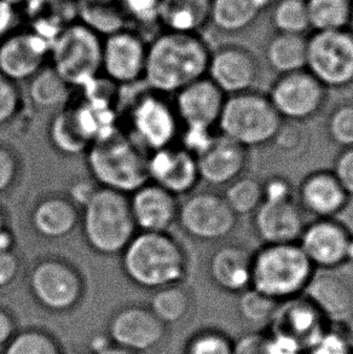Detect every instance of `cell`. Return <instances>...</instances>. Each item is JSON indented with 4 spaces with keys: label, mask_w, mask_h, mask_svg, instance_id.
Instances as JSON below:
<instances>
[{
    "label": "cell",
    "mask_w": 353,
    "mask_h": 354,
    "mask_svg": "<svg viewBox=\"0 0 353 354\" xmlns=\"http://www.w3.org/2000/svg\"><path fill=\"white\" fill-rule=\"evenodd\" d=\"M210 53L200 34L163 30L148 45L144 82L160 95L176 93L207 77Z\"/></svg>",
    "instance_id": "1"
},
{
    "label": "cell",
    "mask_w": 353,
    "mask_h": 354,
    "mask_svg": "<svg viewBox=\"0 0 353 354\" xmlns=\"http://www.w3.org/2000/svg\"><path fill=\"white\" fill-rule=\"evenodd\" d=\"M124 272L138 287L158 290L179 284L188 272V255L168 232L141 231L121 253Z\"/></svg>",
    "instance_id": "2"
},
{
    "label": "cell",
    "mask_w": 353,
    "mask_h": 354,
    "mask_svg": "<svg viewBox=\"0 0 353 354\" xmlns=\"http://www.w3.org/2000/svg\"><path fill=\"white\" fill-rule=\"evenodd\" d=\"M85 155L87 168L100 187L131 195L149 182L150 153L119 129L91 144Z\"/></svg>",
    "instance_id": "3"
},
{
    "label": "cell",
    "mask_w": 353,
    "mask_h": 354,
    "mask_svg": "<svg viewBox=\"0 0 353 354\" xmlns=\"http://www.w3.org/2000/svg\"><path fill=\"white\" fill-rule=\"evenodd\" d=\"M315 272L299 244H262L254 250L251 288L286 301L302 295Z\"/></svg>",
    "instance_id": "4"
},
{
    "label": "cell",
    "mask_w": 353,
    "mask_h": 354,
    "mask_svg": "<svg viewBox=\"0 0 353 354\" xmlns=\"http://www.w3.org/2000/svg\"><path fill=\"white\" fill-rule=\"evenodd\" d=\"M82 235L95 253L110 257L123 253L137 234L129 197L105 187H96L84 202Z\"/></svg>",
    "instance_id": "5"
},
{
    "label": "cell",
    "mask_w": 353,
    "mask_h": 354,
    "mask_svg": "<svg viewBox=\"0 0 353 354\" xmlns=\"http://www.w3.org/2000/svg\"><path fill=\"white\" fill-rule=\"evenodd\" d=\"M282 124L283 119L267 95L252 90L226 96L217 129L249 150L271 144Z\"/></svg>",
    "instance_id": "6"
},
{
    "label": "cell",
    "mask_w": 353,
    "mask_h": 354,
    "mask_svg": "<svg viewBox=\"0 0 353 354\" xmlns=\"http://www.w3.org/2000/svg\"><path fill=\"white\" fill-rule=\"evenodd\" d=\"M102 41L80 21L71 22L53 40L51 67L69 86H85L102 71Z\"/></svg>",
    "instance_id": "7"
},
{
    "label": "cell",
    "mask_w": 353,
    "mask_h": 354,
    "mask_svg": "<svg viewBox=\"0 0 353 354\" xmlns=\"http://www.w3.org/2000/svg\"><path fill=\"white\" fill-rule=\"evenodd\" d=\"M305 69L328 90L353 85L352 32L346 28L311 34Z\"/></svg>",
    "instance_id": "8"
},
{
    "label": "cell",
    "mask_w": 353,
    "mask_h": 354,
    "mask_svg": "<svg viewBox=\"0 0 353 354\" xmlns=\"http://www.w3.org/2000/svg\"><path fill=\"white\" fill-rule=\"evenodd\" d=\"M235 214L223 195L215 192L190 194L178 208L176 223L191 239L200 242H220L237 226Z\"/></svg>",
    "instance_id": "9"
},
{
    "label": "cell",
    "mask_w": 353,
    "mask_h": 354,
    "mask_svg": "<svg viewBox=\"0 0 353 354\" xmlns=\"http://www.w3.org/2000/svg\"><path fill=\"white\" fill-rule=\"evenodd\" d=\"M267 97L283 121L304 122L314 119L325 108L328 88L310 72L301 69L278 75L272 82Z\"/></svg>",
    "instance_id": "10"
},
{
    "label": "cell",
    "mask_w": 353,
    "mask_h": 354,
    "mask_svg": "<svg viewBox=\"0 0 353 354\" xmlns=\"http://www.w3.org/2000/svg\"><path fill=\"white\" fill-rule=\"evenodd\" d=\"M179 126L174 106L158 92L139 97L129 111V134L147 153L172 147Z\"/></svg>",
    "instance_id": "11"
},
{
    "label": "cell",
    "mask_w": 353,
    "mask_h": 354,
    "mask_svg": "<svg viewBox=\"0 0 353 354\" xmlns=\"http://www.w3.org/2000/svg\"><path fill=\"white\" fill-rule=\"evenodd\" d=\"M28 283L35 300L50 311L71 310L82 297V276L63 259L39 260L29 273Z\"/></svg>",
    "instance_id": "12"
},
{
    "label": "cell",
    "mask_w": 353,
    "mask_h": 354,
    "mask_svg": "<svg viewBox=\"0 0 353 354\" xmlns=\"http://www.w3.org/2000/svg\"><path fill=\"white\" fill-rule=\"evenodd\" d=\"M353 231L336 218L315 219L306 224L298 244L315 270H339L350 263Z\"/></svg>",
    "instance_id": "13"
},
{
    "label": "cell",
    "mask_w": 353,
    "mask_h": 354,
    "mask_svg": "<svg viewBox=\"0 0 353 354\" xmlns=\"http://www.w3.org/2000/svg\"><path fill=\"white\" fill-rule=\"evenodd\" d=\"M260 77L258 58L237 44H225L210 53L207 77L225 96L252 91Z\"/></svg>",
    "instance_id": "14"
},
{
    "label": "cell",
    "mask_w": 353,
    "mask_h": 354,
    "mask_svg": "<svg viewBox=\"0 0 353 354\" xmlns=\"http://www.w3.org/2000/svg\"><path fill=\"white\" fill-rule=\"evenodd\" d=\"M148 45L142 35L126 28L102 41V69L116 85H132L143 79Z\"/></svg>",
    "instance_id": "15"
},
{
    "label": "cell",
    "mask_w": 353,
    "mask_h": 354,
    "mask_svg": "<svg viewBox=\"0 0 353 354\" xmlns=\"http://www.w3.org/2000/svg\"><path fill=\"white\" fill-rule=\"evenodd\" d=\"M225 100L224 92L205 77L176 92L173 106L184 129L215 131Z\"/></svg>",
    "instance_id": "16"
},
{
    "label": "cell",
    "mask_w": 353,
    "mask_h": 354,
    "mask_svg": "<svg viewBox=\"0 0 353 354\" xmlns=\"http://www.w3.org/2000/svg\"><path fill=\"white\" fill-rule=\"evenodd\" d=\"M305 225V213L296 198L264 200L252 214L254 235L262 244L298 243Z\"/></svg>",
    "instance_id": "17"
},
{
    "label": "cell",
    "mask_w": 353,
    "mask_h": 354,
    "mask_svg": "<svg viewBox=\"0 0 353 354\" xmlns=\"http://www.w3.org/2000/svg\"><path fill=\"white\" fill-rule=\"evenodd\" d=\"M51 45L33 32H14L0 41V73L14 82L29 80L45 67Z\"/></svg>",
    "instance_id": "18"
},
{
    "label": "cell",
    "mask_w": 353,
    "mask_h": 354,
    "mask_svg": "<svg viewBox=\"0 0 353 354\" xmlns=\"http://www.w3.org/2000/svg\"><path fill=\"white\" fill-rule=\"evenodd\" d=\"M149 182L174 196L190 195L201 182L197 161L192 153L178 147H168L149 155Z\"/></svg>",
    "instance_id": "19"
},
{
    "label": "cell",
    "mask_w": 353,
    "mask_h": 354,
    "mask_svg": "<svg viewBox=\"0 0 353 354\" xmlns=\"http://www.w3.org/2000/svg\"><path fill=\"white\" fill-rule=\"evenodd\" d=\"M253 249L237 241L219 244L210 253L207 272L221 292L241 294L251 288Z\"/></svg>",
    "instance_id": "20"
},
{
    "label": "cell",
    "mask_w": 353,
    "mask_h": 354,
    "mask_svg": "<svg viewBox=\"0 0 353 354\" xmlns=\"http://www.w3.org/2000/svg\"><path fill=\"white\" fill-rule=\"evenodd\" d=\"M201 182L213 187H228L242 177L248 167V150L217 133L212 143L196 156Z\"/></svg>",
    "instance_id": "21"
},
{
    "label": "cell",
    "mask_w": 353,
    "mask_h": 354,
    "mask_svg": "<svg viewBox=\"0 0 353 354\" xmlns=\"http://www.w3.org/2000/svg\"><path fill=\"white\" fill-rule=\"evenodd\" d=\"M296 202L304 213L316 219L336 218L349 206L350 196L334 173L318 169L306 174L296 192Z\"/></svg>",
    "instance_id": "22"
},
{
    "label": "cell",
    "mask_w": 353,
    "mask_h": 354,
    "mask_svg": "<svg viewBox=\"0 0 353 354\" xmlns=\"http://www.w3.org/2000/svg\"><path fill=\"white\" fill-rule=\"evenodd\" d=\"M270 324L271 331L298 341L305 352L328 329L327 319L304 294L280 302Z\"/></svg>",
    "instance_id": "23"
},
{
    "label": "cell",
    "mask_w": 353,
    "mask_h": 354,
    "mask_svg": "<svg viewBox=\"0 0 353 354\" xmlns=\"http://www.w3.org/2000/svg\"><path fill=\"white\" fill-rule=\"evenodd\" d=\"M338 270L315 272L305 295L328 323H345L353 315V284Z\"/></svg>",
    "instance_id": "24"
},
{
    "label": "cell",
    "mask_w": 353,
    "mask_h": 354,
    "mask_svg": "<svg viewBox=\"0 0 353 354\" xmlns=\"http://www.w3.org/2000/svg\"><path fill=\"white\" fill-rule=\"evenodd\" d=\"M129 206L137 229L144 232H168L176 223V197L148 182L131 194Z\"/></svg>",
    "instance_id": "25"
},
{
    "label": "cell",
    "mask_w": 353,
    "mask_h": 354,
    "mask_svg": "<svg viewBox=\"0 0 353 354\" xmlns=\"http://www.w3.org/2000/svg\"><path fill=\"white\" fill-rule=\"evenodd\" d=\"M110 336L123 348L148 351L163 337V323L153 312L138 307L125 308L115 315L110 323Z\"/></svg>",
    "instance_id": "26"
},
{
    "label": "cell",
    "mask_w": 353,
    "mask_h": 354,
    "mask_svg": "<svg viewBox=\"0 0 353 354\" xmlns=\"http://www.w3.org/2000/svg\"><path fill=\"white\" fill-rule=\"evenodd\" d=\"M79 221L75 203L62 195L44 197L33 207L30 214L34 231L48 239L67 237L75 230Z\"/></svg>",
    "instance_id": "27"
},
{
    "label": "cell",
    "mask_w": 353,
    "mask_h": 354,
    "mask_svg": "<svg viewBox=\"0 0 353 354\" xmlns=\"http://www.w3.org/2000/svg\"><path fill=\"white\" fill-rule=\"evenodd\" d=\"M212 0H159L158 24L165 30L199 34L210 21Z\"/></svg>",
    "instance_id": "28"
},
{
    "label": "cell",
    "mask_w": 353,
    "mask_h": 354,
    "mask_svg": "<svg viewBox=\"0 0 353 354\" xmlns=\"http://www.w3.org/2000/svg\"><path fill=\"white\" fill-rule=\"evenodd\" d=\"M270 6L271 0H212L210 22L223 33H239Z\"/></svg>",
    "instance_id": "29"
},
{
    "label": "cell",
    "mask_w": 353,
    "mask_h": 354,
    "mask_svg": "<svg viewBox=\"0 0 353 354\" xmlns=\"http://www.w3.org/2000/svg\"><path fill=\"white\" fill-rule=\"evenodd\" d=\"M307 38L298 34L275 33L267 40L264 57L267 67L277 75L306 68Z\"/></svg>",
    "instance_id": "30"
},
{
    "label": "cell",
    "mask_w": 353,
    "mask_h": 354,
    "mask_svg": "<svg viewBox=\"0 0 353 354\" xmlns=\"http://www.w3.org/2000/svg\"><path fill=\"white\" fill-rule=\"evenodd\" d=\"M78 21L102 37H108L127 28L123 0H79Z\"/></svg>",
    "instance_id": "31"
},
{
    "label": "cell",
    "mask_w": 353,
    "mask_h": 354,
    "mask_svg": "<svg viewBox=\"0 0 353 354\" xmlns=\"http://www.w3.org/2000/svg\"><path fill=\"white\" fill-rule=\"evenodd\" d=\"M48 139L58 153L78 156L87 151L91 142L79 124L74 106H64L55 114L48 124Z\"/></svg>",
    "instance_id": "32"
},
{
    "label": "cell",
    "mask_w": 353,
    "mask_h": 354,
    "mask_svg": "<svg viewBox=\"0 0 353 354\" xmlns=\"http://www.w3.org/2000/svg\"><path fill=\"white\" fill-rule=\"evenodd\" d=\"M28 82L29 100L38 109L60 111L67 104L72 86L51 66L42 68Z\"/></svg>",
    "instance_id": "33"
},
{
    "label": "cell",
    "mask_w": 353,
    "mask_h": 354,
    "mask_svg": "<svg viewBox=\"0 0 353 354\" xmlns=\"http://www.w3.org/2000/svg\"><path fill=\"white\" fill-rule=\"evenodd\" d=\"M314 32L349 28L352 0H305Z\"/></svg>",
    "instance_id": "34"
},
{
    "label": "cell",
    "mask_w": 353,
    "mask_h": 354,
    "mask_svg": "<svg viewBox=\"0 0 353 354\" xmlns=\"http://www.w3.org/2000/svg\"><path fill=\"white\" fill-rule=\"evenodd\" d=\"M223 197L236 216H252L264 200L263 182L244 174L225 187Z\"/></svg>",
    "instance_id": "35"
},
{
    "label": "cell",
    "mask_w": 353,
    "mask_h": 354,
    "mask_svg": "<svg viewBox=\"0 0 353 354\" xmlns=\"http://www.w3.org/2000/svg\"><path fill=\"white\" fill-rule=\"evenodd\" d=\"M150 307V311L161 323L181 322L190 311V292L181 283L161 288L155 290Z\"/></svg>",
    "instance_id": "36"
},
{
    "label": "cell",
    "mask_w": 353,
    "mask_h": 354,
    "mask_svg": "<svg viewBox=\"0 0 353 354\" xmlns=\"http://www.w3.org/2000/svg\"><path fill=\"white\" fill-rule=\"evenodd\" d=\"M271 24L276 33L305 35L310 29L305 0H277L271 8Z\"/></svg>",
    "instance_id": "37"
},
{
    "label": "cell",
    "mask_w": 353,
    "mask_h": 354,
    "mask_svg": "<svg viewBox=\"0 0 353 354\" xmlns=\"http://www.w3.org/2000/svg\"><path fill=\"white\" fill-rule=\"evenodd\" d=\"M239 295L237 312L244 321L251 324L270 323L280 306V302L257 292L253 288H249Z\"/></svg>",
    "instance_id": "38"
},
{
    "label": "cell",
    "mask_w": 353,
    "mask_h": 354,
    "mask_svg": "<svg viewBox=\"0 0 353 354\" xmlns=\"http://www.w3.org/2000/svg\"><path fill=\"white\" fill-rule=\"evenodd\" d=\"M325 133L341 149L353 147V101L341 102L330 111L325 120Z\"/></svg>",
    "instance_id": "39"
},
{
    "label": "cell",
    "mask_w": 353,
    "mask_h": 354,
    "mask_svg": "<svg viewBox=\"0 0 353 354\" xmlns=\"http://www.w3.org/2000/svg\"><path fill=\"white\" fill-rule=\"evenodd\" d=\"M234 340L219 330L201 331L188 344L185 354H233Z\"/></svg>",
    "instance_id": "40"
},
{
    "label": "cell",
    "mask_w": 353,
    "mask_h": 354,
    "mask_svg": "<svg viewBox=\"0 0 353 354\" xmlns=\"http://www.w3.org/2000/svg\"><path fill=\"white\" fill-rule=\"evenodd\" d=\"M4 354H58V351L48 336L37 331H27L10 341Z\"/></svg>",
    "instance_id": "41"
},
{
    "label": "cell",
    "mask_w": 353,
    "mask_h": 354,
    "mask_svg": "<svg viewBox=\"0 0 353 354\" xmlns=\"http://www.w3.org/2000/svg\"><path fill=\"white\" fill-rule=\"evenodd\" d=\"M21 92L16 82L0 73V126L9 124L19 114L21 108Z\"/></svg>",
    "instance_id": "42"
},
{
    "label": "cell",
    "mask_w": 353,
    "mask_h": 354,
    "mask_svg": "<svg viewBox=\"0 0 353 354\" xmlns=\"http://www.w3.org/2000/svg\"><path fill=\"white\" fill-rule=\"evenodd\" d=\"M305 354H353L343 330H330L329 328L306 348Z\"/></svg>",
    "instance_id": "43"
},
{
    "label": "cell",
    "mask_w": 353,
    "mask_h": 354,
    "mask_svg": "<svg viewBox=\"0 0 353 354\" xmlns=\"http://www.w3.org/2000/svg\"><path fill=\"white\" fill-rule=\"evenodd\" d=\"M129 21L143 26L158 24L159 0H123Z\"/></svg>",
    "instance_id": "44"
},
{
    "label": "cell",
    "mask_w": 353,
    "mask_h": 354,
    "mask_svg": "<svg viewBox=\"0 0 353 354\" xmlns=\"http://www.w3.org/2000/svg\"><path fill=\"white\" fill-rule=\"evenodd\" d=\"M17 155L8 145L0 144V195L9 192L19 177Z\"/></svg>",
    "instance_id": "45"
},
{
    "label": "cell",
    "mask_w": 353,
    "mask_h": 354,
    "mask_svg": "<svg viewBox=\"0 0 353 354\" xmlns=\"http://www.w3.org/2000/svg\"><path fill=\"white\" fill-rule=\"evenodd\" d=\"M298 124L299 122L286 124L283 121L281 129L271 143L273 145H277V148L282 153H291L300 150L305 136H304L302 129H299Z\"/></svg>",
    "instance_id": "46"
},
{
    "label": "cell",
    "mask_w": 353,
    "mask_h": 354,
    "mask_svg": "<svg viewBox=\"0 0 353 354\" xmlns=\"http://www.w3.org/2000/svg\"><path fill=\"white\" fill-rule=\"evenodd\" d=\"M332 172L334 173L349 196H353V147L341 149L335 158Z\"/></svg>",
    "instance_id": "47"
},
{
    "label": "cell",
    "mask_w": 353,
    "mask_h": 354,
    "mask_svg": "<svg viewBox=\"0 0 353 354\" xmlns=\"http://www.w3.org/2000/svg\"><path fill=\"white\" fill-rule=\"evenodd\" d=\"M265 335L267 354H305V347L289 336L271 330Z\"/></svg>",
    "instance_id": "48"
},
{
    "label": "cell",
    "mask_w": 353,
    "mask_h": 354,
    "mask_svg": "<svg viewBox=\"0 0 353 354\" xmlns=\"http://www.w3.org/2000/svg\"><path fill=\"white\" fill-rule=\"evenodd\" d=\"M263 192L264 200H270V201L296 198L289 179H287L283 176H276V174L267 178L266 180L263 182Z\"/></svg>",
    "instance_id": "49"
},
{
    "label": "cell",
    "mask_w": 353,
    "mask_h": 354,
    "mask_svg": "<svg viewBox=\"0 0 353 354\" xmlns=\"http://www.w3.org/2000/svg\"><path fill=\"white\" fill-rule=\"evenodd\" d=\"M233 354H267L266 335L259 333H249L234 341Z\"/></svg>",
    "instance_id": "50"
},
{
    "label": "cell",
    "mask_w": 353,
    "mask_h": 354,
    "mask_svg": "<svg viewBox=\"0 0 353 354\" xmlns=\"http://www.w3.org/2000/svg\"><path fill=\"white\" fill-rule=\"evenodd\" d=\"M19 271V260L12 250H0V290L14 282Z\"/></svg>",
    "instance_id": "51"
},
{
    "label": "cell",
    "mask_w": 353,
    "mask_h": 354,
    "mask_svg": "<svg viewBox=\"0 0 353 354\" xmlns=\"http://www.w3.org/2000/svg\"><path fill=\"white\" fill-rule=\"evenodd\" d=\"M19 12L10 0H0V41L12 34L17 26Z\"/></svg>",
    "instance_id": "52"
},
{
    "label": "cell",
    "mask_w": 353,
    "mask_h": 354,
    "mask_svg": "<svg viewBox=\"0 0 353 354\" xmlns=\"http://www.w3.org/2000/svg\"><path fill=\"white\" fill-rule=\"evenodd\" d=\"M14 236L8 227L4 212L0 208V250H12Z\"/></svg>",
    "instance_id": "53"
},
{
    "label": "cell",
    "mask_w": 353,
    "mask_h": 354,
    "mask_svg": "<svg viewBox=\"0 0 353 354\" xmlns=\"http://www.w3.org/2000/svg\"><path fill=\"white\" fill-rule=\"evenodd\" d=\"M12 334V323L4 311H0V346L8 342Z\"/></svg>",
    "instance_id": "54"
},
{
    "label": "cell",
    "mask_w": 353,
    "mask_h": 354,
    "mask_svg": "<svg viewBox=\"0 0 353 354\" xmlns=\"http://www.w3.org/2000/svg\"><path fill=\"white\" fill-rule=\"evenodd\" d=\"M343 333H344L345 339H346L347 344H349L350 348L353 352V315L350 317L347 321L345 322Z\"/></svg>",
    "instance_id": "55"
},
{
    "label": "cell",
    "mask_w": 353,
    "mask_h": 354,
    "mask_svg": "<svg viewBox=\"0 0 353 354\" xmlns=\"http://www.w3.org/2000/svg\"><path fill=\"white\" fill-rule=\"evenodd\" d=\"M97 354H134L132 351L126 350L123 347H107L105 346L103 348L97 351Z\"/></svg>",
    "instance_id": "56"
},
{
    "label": "cell",
    "mask_w": 353,
    "mask_h": 354,
    "mask_svg": "<svg viewBox=\"0 0 353 354\" xmlns=\"http://www.w3.org/2000/svg\"><path fill=\"white\" fill-rule=\"evenodd\" d=\"M349 29L353 33V0H352V10H351V19H350Z\"/></svg>",
    "instance_id": "57"
},
{
    "label": "cell",
    "mask_w": 353,
    "mask_h": 354,
    "mask_svg": "<svg viewBox=\"0 0 353 354\" xmlns=\"http://www.w3.org/2000/svg\"><path fill=\"white\" fill-rule=\"evenodd\" d=\"M67 354H82V353H80V352H69V353H67Z\"/></svg>",
    "instance_id": "58"
}]
</instances>
